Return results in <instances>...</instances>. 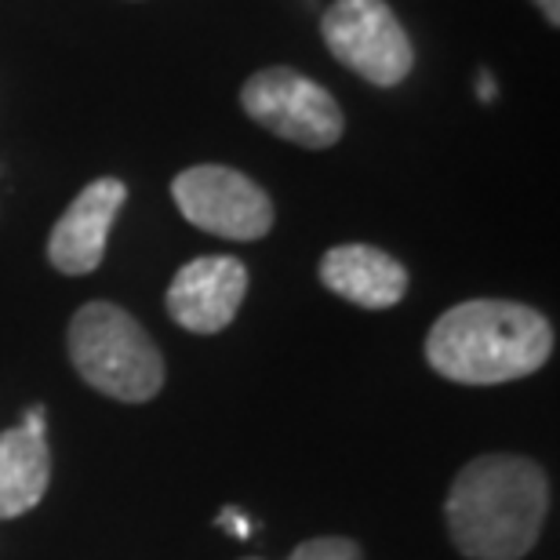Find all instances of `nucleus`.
I'll list each match as a JSON object with an SVG mask.
<instances>
[{
    "instance_id": "obj_1",
    "label": "nucleus",
    "mask_w": 560,
    "mask_h": 560,
    "mask_svg": "<svg viewBox=\"0 0 560 560\" xmlns=\"http://www.w3.org/2000/svg\"><path fill=\"white\" fill-rule=\"evenodd\" d=\"M550 485L524 455H485L447 491V532L469 560H521L539 542Z\"/></svg>"
},
{
    "instance_id": "obj_2",
    "label": "nucleus",
    "mask_w": 560,
    "mask_h": 560,
    "mask_svg": "<svg viewBox=\"0 0 560 560\" xmlns=\"http://www.w3.org/2000/svg\"><path fill=\"white\" fill-rule=\"evenodd\" d=\"M553 328L524 302L474 299L452 306L425 335V361L458 386H499L550 361Z\"/></svg>"
},
{
    "instance_id": "obj_3",
    "label": "nucleus",
    "mask_w": 560,
    "mask_h": 560,
    "mask_svg": "<svg viewBox=\"0 0 560 560\" xmlns=\"http://www.w3.org/2000/svg\"><path fill=\"white\" fill-rule=\"evenodd\" d=\"M70 361L88 386L125 405H142L164 386V357L156 342L114 302H88L73 313Z\"/></svg>"
},
{
    "instance_id": "obj_4",
    "label": "nucleus",
    "mask_w": 560,
    "mask_h": 560,
    "mask_svg": "<svg viewBox=\"0 0 560 560\" xmlns=\"http://www.w3.org/2000/svg\"><path fill=\"white\" fill-rule=\"evenodd\" d=\"M320 37L346 70L375 88L400 84L416 66V48L386 0H331Z\"/></svg>"
},
{
    "instance_id": "obj_5",
    "label": "nucleus",
    "mask_w": 560,
    "mask_h": 560,
    "mask_svg": "<svg viewBox=\"0 0 560 560\" xmlns=\"http://www.w3.org/2000/svg\"><path fill=\"white\" fill-rule=\"evenodd\" d=\"M241 106L255 125L306 150H328L346 131L342 109L328 88L291 66H270L248 77L241 88Z\"/></svg>"
},
{
    "instance_id": "obj_6",
    "label": "nucleus",
    "mask_w": 560,
    "mask_h": 560,
    "mask_svg": "<svg viewBox=\"0 0 560 560\" xmlns=\"http://www.w3.org/2000/svg\"><path fill=\"white\" fill-rule=\"evenodd\" d=\"M172 197L186 222L226 241H259L273 230V200L248 175L226 164H197L175 175Z\"/></svg>"
},
{
    "instance_id": "obj_7",
    "label": "nucleus",
    "mask_w": 560,
    "mask_h": 560,
    "mask_svg": "<svg viewBox=\"0 0 560 560\" xmlns=\"http://www.w3.org/2000/svg\"><path fill=\"white\" fill-rule=\"evenodd\" d=\"M248 295V270L233 255H200L175 273L167 288V313L178 328L215 335L230 328Z\"/></svg>"
},
{
    "instance_id": "obj_8",
    "label": "nucleus",
    "mask_w": 560,
    "mask_h": 560,
    "mask_svg": "<svg viewBox=\"0 0 560 560\" xmlns=\"http://www.w3.org/2000/svg\"><path fill=\"white\" fill-rule=\"evenodd\" d=\"M128 200V186L120 178H95L73 197L48 237V259L66 277H84L98 270L106 255L109 230Z\"/></svg>"
},
{
    "instance_id": "obj_9",
    "label": "nucleus",
    "mask_w": 560,
    "mask_h": 560,
    "mask_svg": "<svg viewBox=\"0 0 560 560\" xmlns=\"http://www.w3.org/2000/svg\"><path fill=\"white\" fill-rule=\"evenodd\" d=\"M48 422L44 408H30L15 430L0 433V521L30 513L48 491Z\"/></svg>"
},
{
    "instance_id": "obj_10",
    "label": "nucleus",
    "mask_w": 560,
    "mask_h": 560,
    "mask_svg": "<svg viewBox=\"0 0 560 560\" xmlns=\"http://www.w3.org/2000/svg\"><path fill=\"white\" fill-rule=\"evenodd\" d=\"M324 288L364 310H389L405 299L408 270L372 244H339L320 259Z\"/></svg>"
},
{
    "instance_id": "obj_11",
    "label": "nucleus",
    "mask_w": 560,
    "mask_h": 560,
    "mask_svg": "<svg viewBox=\"0 0 560 560\" xmlns=\"http://www.w3.org/2000/svg\"><path fill=\"white\" fill-rule=\"evenodd\" d=\"M248 560H259V557H248ZM288 560H364V553H361V546L350 542V539H339V535H324V539L302 542Z\"/></svg>"
},
{
    "instance_id": "obj_12",
    "label": "nucleus",
    "mask_w": 560,
    "mask_h": 560,
    "mask_svg": "<svg viewBox=\"0 0 560 560\" xmlns=\"http://www.w3.org/2000/svg\"><path fill=\"white\" fill-rule=\"evenodd\" d=\"M219 528H230L233 535H237V539H248V535H252V524L244 521L233 506H226V510L219 513Z\"/></svg>"
},
{
    "instance_id": "obj_13",
    "label": "nucleus",
    "mask_w": 560,
    "mask_h": 560,
    "mask_svg": "<svg viewBox=\"0 0 560 560\" xmlns=\"http://www.w3.org/2000/svg\"><path fill=\"white\" fill-rule=\"evenodd\" d=\"M535 8L542 11L550 26H557V22H560V0H535Z\"/></svg>"
},
{
    "instance_id": "obj_14",
    "label": "nucleus",
    "mask_w": 560,
    "mask_h": 560,
    "mask_svg": "<svg viewBox=\"0 0 560 560\" xmlns=\"http://www.w3.org/2000/svg\"><path fill=\"white\" fill-rule=\"evenodd\" d=\"M480 98H485V103L488 98H495V84H491L488 73H480Z\"/></svg>"
}]
</instances>
